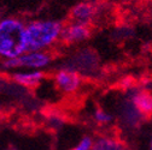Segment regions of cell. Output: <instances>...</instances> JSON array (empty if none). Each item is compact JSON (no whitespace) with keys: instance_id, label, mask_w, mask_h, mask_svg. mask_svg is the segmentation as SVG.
I'll return each mask as SVG.
<instances>
[{"instance_id":"cell-1","label":"cell","mask_w":152,"mask_h":150,"mask_svg":"<svg viewBox=\"0 0 152 150\" xmlns=\"http://www.w3.org/2000/svg\"><path fill=\"white\" fill-rule=\"evenodd\" d=\"M28 52L27 24L15 17L0 19V59L9 60Z\"/></svg>"},{"instance_id":"cell-2","label":"cell","mask_w":152,"mask_h":150,"mask_svg":"<svg viewBox=\"0 0 152 150\" xmlns=\"http://www.w3.org/2000/svg\"><path fill=\"white\" fill-rule=\"evenodd\" d=\"M63 24L56 19H36L27 23L28 52H47L62 39Z\"/></svg>"},{"instance_id":"cell-3","label":"cell","mask_w":152,"mask_h":150,"mask_svg":"<svg viewBox=\"0 0 152 150\" xmlns=\"http://www.w3.org/2000/svg\"><path fill=\"white\" fill-rule=\"evenodd\" d=\"M52 63V57L47 52H26L21 57L3 60L1 69L5 71H41L48 67Z\"/></svg>"},{"instance_id":"cell-4","label":"cell","mask_w":152,"mask_h":150,"mask_svg":"<svg viewBox=\"0 0 152 150\" xmlns=\"http://www.w3.org/2000/svg\"><path fill=\"white\" fill-rule=\"evenodd\" d=\"M54 83L62 92L72 94L80 89L82 84V79L77 72H75L70 69H63L56 73Z\"/></svg>"},{"instance_id":"cell-5","label":"cell","mask_w":152,"mask_h":150,"mask_svg":"<svg viewBox=\"0 0 152 150\" xmlns=\"http://www.w3.org/2000/svg\"><path fill=\"white\" fill-rule=\"evenodd\" d=\"M120 118L122 124L128 128H137L146 120L135 108V106L132 103L128 96L122 101L120 106Z\"/></svg>"},{"instance_id":"cell-6","label":"cell","mask_w":152,"mask_h":150,"mask_svg":"<svg viewBox=\"0 0 152 150\" xmlns=\"http://www.w3.org/2000/svg\"><path fill=\"white\" fill-rule=\"evenodd\" d=\"M127 96L132 101V103L135 106V108L140 112V114L148 119L152 117V92L148 90H132L127 94Z\"/></svg>"},{"instance_id":"cell-7","label":"cell","mask_w":152,"mask_h":150,"mask_svg":"<svg viewBox=\"0 0 152 150\" xmlns=\"http://www.w3.org/2000/svg\"><path fill=\"white\" fill-rule=\"evenodd\" d=\"M88 36H89L88 24L72 22L63 28L62 40L65 41L66 43H77L88 39Z\"/></svg>"},{"instance_id":"cell-8","label":"cell","mask_w":152,"mask_h":150,"mask_svg":"<svg viewBox=\"0 0 152 150\" xmlns=\"http://www.w3.org/2000/svg\"><path fill=\"white\" fill-rule=\"evenodd\" d=\"M13 81L26 88H33L40 84L41 81L44 79V72L42 71H30V70H24V71H16L12 74Z\"/></svg>"},{"instance_id":"cell-9","label":"cell","mask_w":152,"mask_h":150,"mask_svg":"<svg viewBox=\"0 0 152 150\" xmlns=\"http://www.w3.org/2000/svg\"><path fill=\"white\" fill-rule=\"evenodd\" d=\"M96 13H97L96 6L91 3L77 4L71 10V17L74 22H79L83 24H88V22H91L94 18Z\"/></svg>"},{"instance_id":"cell-10","label":"cell","mask_w":152,"mask_h":150,"mask_svg":"<svg viewBox=\"0 0 152 150\" xmlns=\"http://www.w3.org/2000/svg\"><path fill=\"white\" fill-rule=\"evenodd\" d=\"M92 150H128V148L120 138L106 135L94 139Z\"/></svg>"},{"instance_id":"cell-11","label":"cell","mask_w":152,"mask_h":150,"mask_svg":"<svg viewBox=\"0 0 152 150\" xmlns=\"http://www.w3.org/2000/svg\"><path fill=\"white\" fill-rule=\"evenodd\" d=\"M93 120L100 125H107L113 121V117L109 112H106L102 108H97L93 112Z\"/></svg>"},{"instance_id":"cell-12","label":"cell","mask_w":152,"mask_h":150,"mask_svg":"<svg viewBox=\"0 0 152 150\" xmlns=\"http://www.w3.org/2000/svg\"><path fill=\"white\" fill-rule=\"evenodd\" d=\"M93 142H94V139L91 136H85L77 143H76L70 150H92Z\"/></svg>"},{"instance_id":"cell-13","label":"cell","mask_w":152,"mask_h":150,"mask_svg":"<svg viewBox=\"0 0 152 150\" xmlns=\"http://www.w3.org/2000/svg\"><path fill=\"white\" fill-rule=\"evenodd\" d=\"M146 150H152V132H151V135H150V137H148V142H147V148H146Z\"/></svg>"},{"instance_id":"cell-14","label":"cell","mask_w":152,"mask_h":150,"mask_svg":"<svg viewBox=\"0 0 152 150\" xmlns=\"http://www.w3.org/2000/svg\"><path fill=\"white\" fill-rule=\"evenodd\" d=\"M5 150H15V149H11V148H9V149H5Z\"/></svg>"},{"instance_id":"cell-15","label":"cell","mask_w":152,"mask_h":150,"mask_svg":"<svg viewBox=\"0 0 152 150\" xmlns=\"http://www.w3.org/2000/svg\"><path fill=\"white\" fill-rule=\"evenodd\" d=\"M0 110H1V107H0Z\"/></svg>"}]
</instances>
